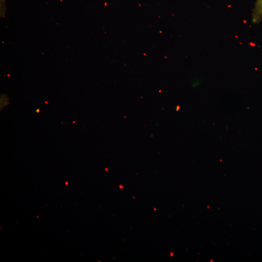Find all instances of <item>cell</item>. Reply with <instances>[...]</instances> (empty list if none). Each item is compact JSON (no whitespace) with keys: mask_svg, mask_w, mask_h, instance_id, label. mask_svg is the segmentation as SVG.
I'll use <instances>...</instances> for the list:
<instances>
[{"mask_svg":"<svg viewBox=\"0 0 262 262\" xmlns=\"http://www.w3.org/2000/svg\"><path fill=\"white\" fill-rule=\"evenodd\" d=\"M262 19V0H256L252 14V21L258 23Z\"/></svg>","mask_w":262,"mask_h":262,"instance_id":"obj_1","label":"cell"}]
</instances>
